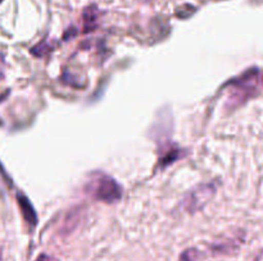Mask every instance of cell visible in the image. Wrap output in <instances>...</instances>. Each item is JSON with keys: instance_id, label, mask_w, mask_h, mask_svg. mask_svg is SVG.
Returning a JSON list of instances; mask_svg holds the SVG:
<instances>
[{"instance_id": "1", "label": "cell", "mask_w": 263, "mask_h": 261, "mask_svg": "<svg viewBox=\"0 0 263 261\" xmlns=\"http://www.w3.org/2000/svg\"><path fill=\"white\" fill-rule=\"evenodd\" d=\"M87 192L95 200L112 204L122 197V187L117 183L115 178L107 174H98L87 184Z\"/></svg>"}, {"instance_id": "2", "label": "cell", "mask_w": 263, "mask_h": 261, "mask_svg": "<svg viewBox=\"0 0 263 261\" xmlns=\"http://www.w3.org/2000/svg\"><path fill=\"white\" fill-rule=\"evenodd\" d=\"M216 193V184L215 183H205L199 184L195 187L193 191H190L182 200V207L187 212H195L202 209L208 201Z\"/></svg>"}, {"instance_id": "3", "label": "cell", "mask_w": 263, "mask_h": 261, "mask_svg": "<svg viewBox=\"0 0 263 261\" xmlns=\"http://www.w3.org/2000/svg\"><path fill=\"white\" fill-rule=\"evenodd\" d=\"M17 200H18V205H20L21 210H22L23 217L26 219V222H27L28 224L32 225V227H35L36 223H37V216H36V212H35V209H33V206L30 204L27 197L23 196V194L21 193L18 194Z\"/></svg>"}, {"instance_id": "4", "label": "cell", "mask_w": 263, "mask_h": 261, "mask_svg": "<svg viewBox=\"0 0 263 261\" xmlns=\"http://www.w3.org/2000/svg\"><path fill=\"white\" fill-rule=\"evenodd\" d=\"M98 17H99V12H98L95 5H90L84 10V32H89V31L94 30Z\"/></svg>"}, {"instance_id": "5", "label": "cell", "mask_w": 263, "mask_h": 261, "mask_svg": "<svg viewBox=\"0 0 263 261\" xmlns=\"http://www.w3.org/2000/svg\"><path fill=\"white\" fill-rule=\"evenodd\" d=\"M181 261H195V251L187 250L181 255Z\"/></svg>"}, {"instance_id": "6", "label": "cell", "mask_w": 263, "mask_h": 261, "mask_svg": "<svg viewBox=\"0 0 263 261\" xmlns=\"http://www.w3.org/2000/svg\"><path fill=\"white\" fill-rule=\"evenodd\" d=\"M36 261H51V260L48 255H44L43 253V255H40L37 258H36Z\"/></svg>"}, {"instance_id": "7", "label": "cell", "mask_w": 263, "mask_h": 261, "mask_svg": "<svg viewBox=\"0 0 263 261\" xmlns=\"http://www.w3.org/2000/svg\"><path fill=\"white\" fill-rule=\"evenodd\" d=\"M143 2H149V0H143Z\"/></svg>"}]
</instances>
